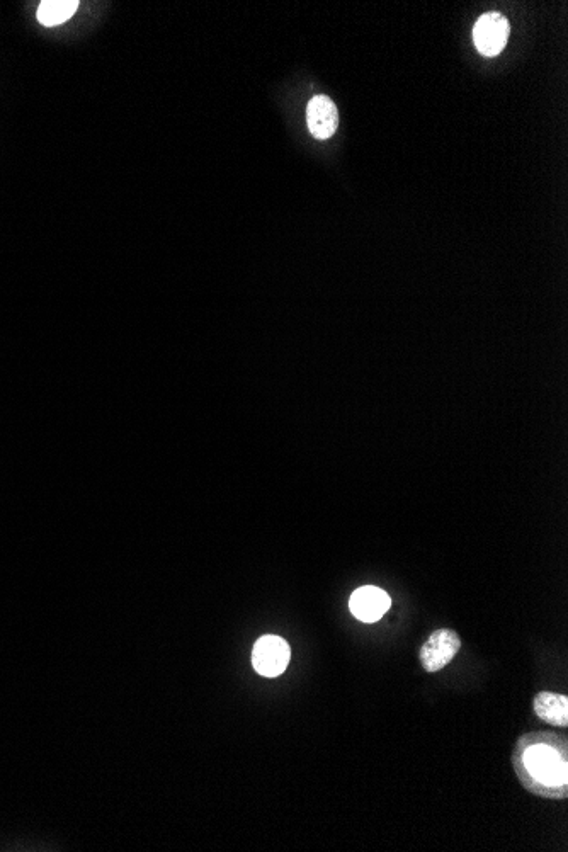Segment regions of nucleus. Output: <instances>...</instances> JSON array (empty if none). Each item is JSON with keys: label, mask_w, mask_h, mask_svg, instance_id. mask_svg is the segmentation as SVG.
<instances>
[{"label": "nucleus", "mask_w": 568, "mask_h": 852, "mask_svg": "<svg viewBox=\"0 0 568 852\" xmlns=\"http://www.w3.org/2000/svg\"><path fill=\"white\" fill-rule=\"evenodd\" d=\"M512 766L529 793L548 800L567 798V737L555 732L526 733L514 745Z\"/></svg>", "instance_id": "nucleus-1"}, {"label": "nucleus", "mask_w": 568, "mask_h": 852, "mask_svg": "<svg viewBox=\"0 0 568 852\" xmlns=\"http://www.w3.org/2000/svg\"><path fill=\"white\" fill-rule=\"evenodd\" d=\"M461 647L463 643L455 630L444 628V630L432 631L431 637L427 638V642L422 645L421 654H419L422 669L429 674H436L453 662Z\"/></svg>", "instance_id": "nucleus-2"}, {"label": "nucleus", "mask_w": 568, "mask_h": 852, "mask_svg": "<svg viewBox=\"0 0 568 852\" xmlns=\"http://www.w3.org/2000/svg\"><path fill=\"white\" fill-rule=\"evenodd\" d=\"M290 659V645L276 635L259 638L252 650V665L264 677L281 676L290 664Z\"/></svg>", "instance_id": "nucleus-3"}, {"label": "nucleus", "mask_w": 568, "mask_h": 852, "mask_svg": "<svg viewBox=\"0 0 568 852\" xmlns=\"http://www.w3.org/2000/svg\"><path fill=\"white\" fill-rule=\"evenodd\" d=\"M511 26L500 12H487L473 28V40L478 52L485 57H497L509 40Z\"/></svg>", "instance_id": "nucleus-4"}, {"label": "nucleus", "mask_w": 568, "mask_h": 852, "mask_svg": "<svg viewBox=\"0 0 568 852\" xmlns=\"http://www.w3.org/2000/svg\"><path fill=\"white\" fill-rule=\"evenodd\" d=\"M392 606V599L387 592L381 591L380 587L364 586L354 591L349 601V609L363 623H375L381 620V616L387 613Z\"/></svg>", "instance_id": "nucleus-5"}, {"label": "nucleus", "mask_w": 568, "mask_h": 852, "mask_svg": "<svg viewBox=\"0 0 568 852\" xmlns=\"http://www.w3.org/2000/svg\"><path fill=\"white\" fill-rule=\"evenodd\" d=\"M308 130L317 140L332 137L339 126V111L334 101L327 96H315L307 106Z\"/></svg>", "instance_id": "nucleus-6"}, {"label": "nucleus", "mask_w": 568, "mask_h": 852, "mask_svg": "<svg viewBox=\"0 0 568 852\" xmlns=\"http://www.w3.org/2000/svg\"><path fill=\"white\" fill-rule=\"evenodd\" d=\"M534 713L551 727H567L568 698L563 694L543 691L534 696Z\"/></svg>", "instance_id": "nucleus-7"}, {"label": "nucleus", "mask_w": 568, "mask_h": 852, "mask_svg": "<svg viewBox=\"0 0 568 852\" xmlns=\"http://www.w3.org/2000/svg\"><path fill=\"white\" fill-rule=\"evenodd\" d=\"M79 6V0H45L38 7V21L45 28H55L67 23Z\"/></svg>", "instance_id": "nucleus-8"}]
</instances>
